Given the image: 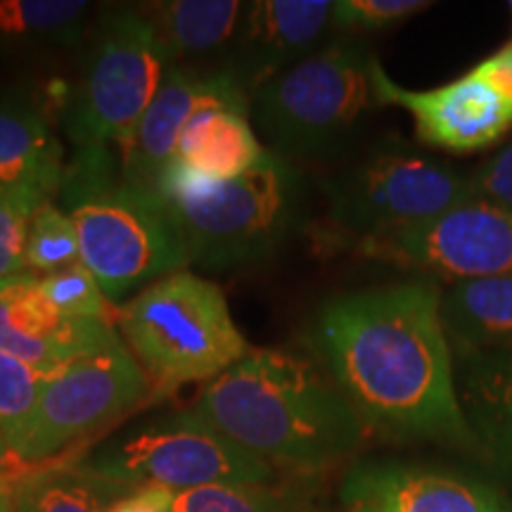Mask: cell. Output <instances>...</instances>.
<instances>
[{"instance_id": "35", "label": "cell", "mask_w": 512, "mask_h": 512, "mask_svg": "<svg viewBox=\"0 0 512 512\" xmlns=\"http://www.w3.org/2000/svg\"><path fill=\"white\" fill-rule=\"evenodd\" d=\"M0 512H12V491L0 489Z\"/></svg>"}, {"instance_id": "9", "label": "cell", "mask_w": 512, "mask_h": 512, "mask_svg": "<svg viewBox=\"0 0 512 512\" xmlns=\"http://www.w3.org/2000/svg\"><path fill=\"white\" fill-rule=\"evenodd\" d=\"M470 200H477L470 174L415 152H377L330 183L320 240L332 249H351Z\"/></svg>"}, {"instance_id": "6", "label": "cell", "mask_w": 512, "mask_h": 512, "mask_svg": "<svg viewBox=\"0 0 512 512\" xmlns=\"http://www.w3.org/2000/svg\"><path fill=\"white\" fill-rule=\"evenodd\" d=\"M373 57L358 43L342 41L316 50L259 91L252 107L271 150L285 159L332 155L373 112Z\"/></svg>"}, {"instance_id": "23", "label": "cell", "mask_w": 512, "mask_h": 512, "mask_svg": "<svg viewBox=\"0 0 512 512\" xmlns=\"http://www.w3.org/2000/svg\"><path fill=\"white\" fill-rule=\"evenodd\" d=\"M86 0H0V38L69 46L83 36Z\"/></svg>"}, {"instance_id": "11", "label": "cell", "mask_w": 512, "mask_h": 512, "mask_svg": "<svg viewBox=\"0 0 512 512\" xmlns=\"http://www.w3.org/2000/svg\"><path fill=\"white\" fill-rule=\"evenodd\" d=\"M351 252L453 283L512 275V211L470 200L430 221L358 242Z\"/></svg>"}, {"instance_id": "26", "label": "cell", "mask_w": 512, "mask_h": 512, "mask_svg": "<svg viewBox=\"0 0 512 512\" xmlns=\"http://www.w3.org/2000/svg\"><path fill=\"white\" fill-rule=\"evenodd\" d=\"M29 275H48L81 261L79 235L69 214L53 200L41 202L29 221L24 247Z\"/></svg>"}, {"instance_id": "20", "label": "cell", "mask_w": 512, "mask_h": 512, "mask_svg": "<svg viewBox=\"0 0 512 512\" xmlns=\"http://www.w3.org/2000/svg\"><path fill=\"white\" fill-rule=\"evenodd\" d=\"M64 166V147L43 114L19 102H0V188H34L53 197Z\"/></svg>"}, {"instance_id": "13", "label": "cell", "mask_w": 512, "mask_h": 512, "mask_svg": "<svg viewBox=\"0 0 512 512\" xmlns=\"http://www.w3.org/2000/svg\"><path fill=\"white\" fill-rule=\"evenodd\" d=\"M373 86L377 105L406 110L415 121L418 138L437 150L458 155L484 150L512 128V102L470 72L430 91H411L396 83L373 57Z\"/></svg>"}, {"instance_id": "36", "label": "cell", "mask_w": 512, "mask_h": 512, "mask_svg": "<svg viewBox=\"0 0 512 512\" xmlns=\"http://www.w3.org/2000/svg\"><path fill=\"white\" fill-rule=\"evenodd\" d=\"M5 285H8V283H0V290H3V287H5Z\"/></svg>"}, {"instance_id": "1", "label": "cell", "mask_w": 512, "mask_h": 512, "mask_svg": "<svg viewBox=\"0 0 512 512\" xmlns=\"http://www.w3.org/2000/svg\"><path fill=\"white\" fill-rule=\"evenodd\" d=\"M328 377L370 430L479 451L460 406L434 280L342 294L309 330Z\"/></svg>"}, {"instance_id": "7", "label": "cell", "mask_w": 512, "mask_h": 512, "mask_svg": "<svg viewBox=\"0 0 512 512\" xmlns=\"http://www.w3.org/2000/svg\"><path fill=\"white\" fill-rule=\"evenodd\" d=\"M126 489L192 491L214 484H271L268 460L230 441L190 408L117 434L79 465Z\"/></svg>"}, {"instance_id": "3", "label": "cell", "mask_w": 512, "mask_h": 512, "mask_svg": "<svg viewBox=\"0 0 512 512\" xmlns=\"http://www.w3.org/2000/svg\"><path fill=\"white\" fill-rule=\"evenodd\" d=\"M155 195L181 235L190 264L226 271L271 259L302 219L304 183L271 147L245 176L228 183L171 162Z\"/></svg>"}, {"instance_id": "19", "label": "cell", "mask_w": 512, "mask_h": 512, "mask_svg": "<svg viewBox=\"0 0 512 512\" xmlns=\"http://www.w3.org/2000/svg\"><path fill=\"white\" fill-rule=\"evenodd\" d=\"M441 320L460 351H512V275L458 280L441 292Z\"/></svg>"}, {"instance_id": "12", "label": "cell", "mask_w": 512, "mask_h": 512, "mask_svg": "<svg viewBox=\"0 0 512 512\" xmlns=\"http://www.w3.org/2000/svg\"><path fill=\"white\" fill-rule=\"evenodd\" d=\"M249 105V93L226 67L202 74L171 64L150 107L117 145L121 178L133 188L155 192L159 178L174 162L185 126L195 114L207 107L252 110Z\"/></svg>"}, {"instance_id": "4", "label": "cell", "mask_w": 512, "mask_h": 512, "mask_svg": "<svg viewBox=\"0 0 512 512\" xmlns=\"http://www.w3.org/2000/svg\"><path fill=\"white\" fill-rule=\"evenodd\" d=\"M60 200L79 235L81 264L107 299L190 266L188 249L155 192L124 183L107 147L76 150L64 166Z\"/></svg>"}, {"instance_id": "21", "label": "cell", "mask_w": 512, "mask_h": 512, "mask_svg": "<svg viewBox=\"0 0 512 512\" xmlns=\"http://www.w3.org/2000/svg\"><path fill=\"white\" fill-rule=\"evenodd\" d=\"M245 3L238 0H159L140 5L171 64L192 60L233 43Z\"/></svg>"}, {"instance_id": "33", "label": "cell", "mask_w": 512, "mask_h": 512, "mask_svg": "<svg viewBox=\"0 0 512 512\" xmlns=\"http://www.w3.org/2000/svg\"><path fill=\"white\" fill-rule=\"evenodd\" d=\"M10 463H19V460H17L15 456H12L8 441H5L3 432H0V465H10Z\"/></svg>"}, {"instance_id": "5", "label": "cell", "mask_w": 512, "mask_h": 512, "mask_svg": "<svg viewBox=\"0 0 512 512\" xmlns=\"http://www.w3.org/2000/svg\"><path fill=\"white\" fill-rule=\"evenodd\" d=\"M119 332L150 380V403L216 380L252 351L221 287L190 271L164 275L136 294L119 313Z\"/></svg>"}, {"instance_id": "22", "label": "cell", "mask_w": 512, "mask_h": 512, "mask_svg": "<svg viewBox=\"0 0 512 512\" xmlns=\"http://www.w3.org/2000/svg\"><path fill=\"white\" fill-rule=\"evenodd\" d=\"M131 494L83 467H41L12 486V512H110Z\"/></svg>"}, {"instance_id": "8", "label": "cell", "mask_w": 512, "mask_h": 512, "mask_svg": "<svg viewBox=\"0 0 512 512\" xmlns=\"http://www.w3.org/2000/svg\"><path fill=\"white\" fill-rule=\"evenodd\" d=\"M169 67L143 12H102L64 119L76 150L119 145L150 107Z\"/></svg>"}, {"instance_id": "27", "label": "cell", "mask_w": 512, "mask_h": 512, "mask_svg": "<svg viewBox=\"0 0 512 512\" xmlns=\"http://www.w3.org/2000/svg\"><path fill=\"white\" fill-rule=\"evenodd\" d=\"M46 200V192L34 188H0V283L29 275L24 261L29 221Z\"/></svg>"}, {"instance_id": "24", "label": "cell", "mask_w": 512, "mask_h": 512, "mask_svg": "<svg viewBox=\"0 0 512 512\" xmlns=\"http://www.w3.org/2000/svg\"><path fill=\"white\" fill-rule=\"evenodd\" d=\"M169 512H304V505L273 484H214L169 491Z\"/></svg>"}, {"instance_id": "2", "label": "cell", "mask_w": 512, "mask_h": 512, "mask_svg": "<svg viewBox=\"0 0 512 512\" xmlns=\"http://www.w3.org/2000/svg\"><path fill=\"white\" fill-rule=\"evenodd\" d=\"M188 408L254 456L297 470L349 458L368 430L330 377L283 349H252Z\"/></svg>"}, {"instance_id": "16", "label": "cell", "mask_w": 512, "mask_h": 512, "mask_svg": "<svg viewBox=\"0 0 512 512\" xmlns=\"http://www.w3.org/2000/svg\"><path fill=\"white\" fill-rule=\"evenodd\" d=\"M332 27L330 0H256L247 3L233 38L228 72L252 98L264 83L316 53Z\"/></svg>"}, {"instance_id": "32", "label": "cell", "mask_w": 512, "mask_h": 512, "mask_svg": "<svg viewBox=\"0 0 512 512\" xmlns=\"http://www.w3.org/2000/svg\"><path fill=\"white\" fill-rule=\"evenodd\" d=\"M164 489H136L112 505L110 512H169Z\"/></svg>"}, {"instance_id": "28", "label": "cell", "mask_w": 512, "mask_h": 512, "mask_svg": "<svg viewBox=\"0 0 512 512\" xmlns=\"http://www.w3.org/2000/svg\"><path fill=\"white\" fill-rule=\"evenodd\" d=\"M36 285L46 302L64 318H107L110 313V304H107L110 299L105 297L95 275L81 261L62 268V271L36 275Z\"/></svg>"}, {"instance_id": "37", "label": "cell", "mask_w": 512, "mask_h": 512, "mask_svg": "<svg viewBox=\"0 0 512 512\" xmlns=\"http://www.w3.org/2000/svg\"><path fill=\"white\" fill-rule=\"evenodd\" d=\"M508 8H510V12H512V3H510V5H508Z\"/></svg>"}, {"instance_id": "31", "label": "cell", "mask_w": 512, "mask_h": 512, "mask_svg": "<svg viewBox=\"0 0 512 512\" xmlns=\"http://www.w3.org/2000/svg\"><path fill=\"white\" fill-rule=\"evenodd\" d=\"M470 74L486 83L501 98L512 102V38L508 43H503L496 53H491L486 60L475 64Z\"/></svg>"}, {"instance_id": "10", "label": "cell", "mask_w": 512, "mask_h": 512, "mask_svg": "<svg viewBox=\"0 0 512 512\" xmlns=\"http://www.w3.org/2000/svg\"><path fill=\"white\" fill-rule=\"evenodd\" d=\"M150 380L124 339L48 375L19 463H43L150 403Z\"/></svg>"}, {"instance_id": "14", "label": "cell", "mask_w": 512, "mask_h": 512, "mask_svg": "<svg viewBox=\"0 0 512 512\" xmlns=\"http://www.w3.org/2000/svg\"><path fill=\"white\" fill-rule=\"evenodd\" d=\"M342 512H510L489 486L437 467L361 463L339 489Z\"/></svg>"}, {"instance_id": "18", "label": "cell", "mask_w": 512, "mask_h": 512, "mask_svg": "<svg viewBox=\"0 0 512 512\" xmlns=\"http://www.w3.org/2000/svg\"><path fill=\"white\" fill-rule=\"evenodd\" d=\"M266 150L249 124V110L207 107L185 126L174 162L207 181L228 183L254 169Z\"/></svg>"}, {"instance_id": "34", "label": "cell", "mask_w": 512, "mask_h": 512, "mask_svg": "<svg viewBox=\"0 0 512 512\" xmlns=\"http://www.w3.org/2000/svg\"><path fill=\"white\" fill-rule=\"evenodd\" d=\"M19 463H10V465H0V489H10L15 486V479L10 477V467H15Z\"/></svg>"}, {"instance_id": "30", "label": "cell", "mask_w": 512, "mask_h": 512, "mask_svg": "<svg viewBox=\"0 0 512 512\" xmlns=\"http://www.w3.org/2000/svg\"><path fill=\"white\" fill-rule=\"evenodd\" d=\"M477 200L512 211V143L470 174Z\"/></svg>"}, {"instance_id": "15", "label": "cell", "mask_w": 512, "mask_h": 512, "mask_svg": "<svg viewBox=\"0 0 512 512\" xmlns=\"http://www.w3.org/2000/svg\"><path fill=\"white\" fill-rule=\"evenodd\" d=\"M110 318H64L46 302L36 275L10 280L0 290V349L41 373L53 375L67 363L119 342Z\"/></svg>"}, {"instance_id": "17", "label": "cell", "mask_w": 512, "mask_h": 512, "mask_svg": "<svg viewBox=\"0 0 512 512\" xmlns=\"http://www.w3.org/2000/svg\"><path fill=\"white\" fill-rule=\"evenodd\" d=\"M460 406L479 451L512 475V351H460Z\"/></svg>"}, {"instance_id": "25", "label": "cell", "mask_w": 512, "mask_h": 512, "mask_svg": "<svg viewBox=\"0 0 512 512\" xmlns=\"http://www.w3.org/2000/svg\"><path fill=\"white\" fill-rule=\"evenodd\" d=\"M46 380V373L0 349V432L15 458L29 437Z\"/></svg>"}, {"instance_id": "29", "label": "cell", "mask_w": 512, "mask_h": 512, "mask_svg": "<svg viewBox=\"0 0 512 512\" xmlns=\"http://www.w3.org/2000/svg\"><path fill=\"white\" fill-rule=\"evenodd\" d=\"M430 8L425 0H339L332 3V29L382 31Z\"/></svg>"}, {"instance_id": "38", "label": "cell", "mask_w": 512, "mask_h": 512, "mask_svg": "<svg viewBox=\"0 0 512 512\" xmlns=\"http://www.w3.org/2000/svg\"><path fill=\"white\" fill-rule=\"evenodd\" d=\"M510 512H512V510H510Z\"/></svg>"}]
</instances>
